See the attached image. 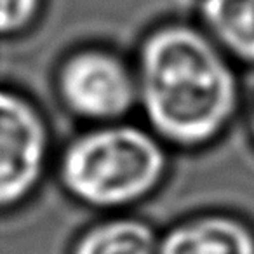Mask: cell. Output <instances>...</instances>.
I'll return each instance as SVG.
<instances>
[{"mask_svg":"<svg viewBox=\"0 0 254 254\" xmlns=\"http://www.w3.org/2000/svg\"><path fill=\"white\" fill-rule=\"evenodd\" d=\"M141 92L157 131L185 145L216 134L235 105L226 63L204 37L183 26L160 30L145 44Z\"/></svg>","mask_w":254,"mask_h":254,"instance_id":"6da1fadb","label":"cell"},{"mask_svg":"<svg viewBox=\"0 0 254 254\" xmlns=\"http://www.w3.org/2000/svg\"><path fill=\"white\" fill-rule=\"evenodd\" d=\"M159 145L132 127L91 132L70 146L63 180L70 191L94 205H119L143 197L160 180Z\"/></svg>","mask_w":254,"mask_h":254,"instance_id":"7a4b0ae2","label":"cell"},{"mask_svg":"<svg viewBox=\"0 0 254 254\" xmlns=\"http://www.w3.org/2000/svg\"><path fill=\"white\" fill-rule=\"evenodd\" d=\"M46 131L39 115L14 94L0 91V205L28 193L42 171Z\"/></svg>","mask_w":254,"mask_h":254,"instance_id":"3957f363","label":"cell"},{"mask_svg":"<svg viewBox=\"0 0 254 254\" xmlns=\"http://www.w3.org/2000/svg\"><path fill=\"white\" fill-rule=\"evenodd\" d=\"M64 101L77 113L112 119L132 101V80L122 63L105 53H82L71 58L61 73Z\"/></svg>","mask_w":254,"mask_h":254,"instance_id":"277c9868","label":"cell"},{"mask_svg":"<svg viewBox=\"0 0 254 254\" xmlns=\"http://www.w3.org/2000/svg\"><path fill=\"white\" fill-rule=\"evenodd\" d=\"M160 254H254V237L228 218H207L171 232Z\"/></svg>","mask_w":254,"mask_h":254,"instance_id":"5b68a950","label":"cell"},{"mask_svg":"<svg viewBox=\"0 0 254 254\" xmlns=\"http://www.w3.org/2000/svg\"><path fill=\"white\" fill-rule=\"evenodd\" d=\"M204 16L233 53L254 61V0H205Z\"/></svg>","mask_w":254,"mask_h":254,"instance_id":"8992f818","label":"cell"},{"mask_svg":"<svg viewBox=\"0 0 254 254\" xmlns=\"http://www.w3.org/2000/svg\"><path fill=\"white\" fill-rule=\"evenodd\" d=\"M153 235L138 221H115L94 228L80 240L75 254H152Z\"/></svg>","mask_w":254,"mask_h":254,"instance_id":"52a82bcc","label":"cell"},{"mask_svg":"<svg viewBox=\"0 0 254 254\" xmlns=\"http://www.w3.org/2000/svg\"><path fill=\"white\" fill-rule=\"evenodd\" d=\"M39 0H0V33L19 30L33 18Z\"/></svg>","mask_w":254,"mask_h":254,"instance_id":"ba28073f","label":"cell"}]
</instances>
